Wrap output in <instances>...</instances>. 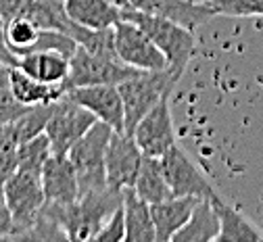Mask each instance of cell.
<instances>
[{
    "mask_svg": "<svg viewBox=\"0 0 263 242\" xmlns=\"http://www.w3.org/2000/svg\"><path fill=\"white\" fill-rule=\"evenodd\" d=\"M123 192L113 188H98L80 194L76 202L59 204V202H44V211L50 213L63 232L67 234L69 242H94V236L101 232L105 221L113 215L117 207H121Z\"/></svg>",
    "mask_w": 263,
    "mask_h": 242,
    "instance_id": "cell-1",
    "label": "cell"
},
{
    "mask_svg": "<svg viewBox=\"0 0 263 242\" xmlns=\"http://www.w3.org/2000/svg\"><path fill=\"white\" fill-rule=\"evenodd\" d=\"M121 19H127L132 23H136L138 27H142L151 36V40L157 44V48L165 54L170 63V71L176 78H182L196 46L194 33L190 27L180 25L172 19H163L138 9H132V7L123 9Z\"/></svg>",
    "mask_w": 263,
    "mask_h": 242,
    "instance_id": "cell-2",
    "label": "cell"
},
{
    "mask_svg": "<svg viewBox=\"0 0 263 242\" xmlns=\"http://www.w3.org/2000/svg\"><path fill=\"white\" fill-rule=\"evenodd\" d=\"M113 127L96 121L80 140L69 148L67 157L71 159L78 182H80V194L88 190L107 188V146L111 142Z\"/></svg>",
    "mask_w": 263,
    "mask_h": 242,
    "instance_id": "cell-3",
    "label": "cell"
},
{
    "mask_svg": "<svg viewBox=\"0 0 263 242\" xmlns=\"http://www.w3.org/2000/svg\"><path fill=\"white\" fill-rule=\"evenodd\" d=\"M180 78H176L170 69L161 71H140L138 76L121 82L117 88L123 98V111H125V132L132 134L138 121L157 105V102L172 94Z\"/></svg>",
    "mask_w": 263,
    "mask_h": 242,
    "instance_id": "cell-4",
    "label": "cell"
},
{
    "mask_svg": "<svg viewBox=\"0 0 263 242\" xmlns=\"http://www.w3.org/2000/svg\"><path fill=\"white\" fill-rule=\"evenodd\" d=\"M3 194H5L9 211L13 215V224H15L13 238L23 240V236L38 221L42 207L46 202V194L42 188V176L17 169L7 180Z\"/></svg>",
    "mask_w": 263,
    "mask_h": 242,
    "instance_id": "cell-5",
    "label": "cell"
},
{
    "mask_svg": "<svg viewBox=\"0 0 263 242\" xmlns=\"http://www.w3.org/2000/svg\"><path fill=\"white\" fill-rule=\"evenodd\" d=\"M142 69L129 67L119 59H111L105 54L90 52L82 46L73 52L69 61V76L65 80L63 88L71 90L80 86H101V84H113L119 86L121 82L134 78Z\"/></svg>",
    "mask_w": 263,
    "mask_h": 242,
    "instance_id": "cell-6",
    "label": "cell"
},
{
    "mask_svg": "<svg viewBox=\"0 0 263 242\" xmlns=\"http://www.w3.org/2000/svg\"><path fill=\"white\" fill-rule=\"evenodd\" d=\"M98 119L65 92L54 100L52 115L46 125V136L50 138L52 155H67L69 148L96 123Z\"/></svg>",
    "mask_w": 263,
    "mask_h": 242,
    "instance_id": "cell-7",
    "label": "cell"
},
{
    "mask_svg": "<svg viewBox=\"0 0 263 242\" xmlns=\"http://www.w3.org/2000/svg\"><path fill=\"white\" fill-rule=\"evenodd\" d=\"M115 50L117 57L129 65L142 69V71H161V69H170V63L165 59L157 44L151 40V36L138 27L136 23H132L127 19H121L115 27Z\"/></svg>",
    "mask_w": 263,
    "mask_h": 242,
    "instance_id": "cell-8",
    "label": "cell"
},
{
    "mask_svg": "<svg viewBox=\"0 0 263 242\" xmlns=\"http://www.w3.org/2000/svg\"><path fill=\"white\" fill-rule=\"evenodd\" d=\"M144 153L140 151L134 136L127 132H113L111 142L107 146V186L123 192L125 188H134L138 171L142 165Z\"/></svg>",
    "mask_w": 263,
    "mask_h": 242,
    "instance_id": "cell-9",
    "label": "cell"
},
{
    "mask_svg": "<svg viewBox=\"0 0 263 242\" xmlns=\"http://www.w3.org/2000/svg\"><path fill=\"white\" fill-rule=\"evenodd\" d=\"M170 96L165 94L157 105L138 121L132 136L138 142L140 151L146 157H163L172 146H176L174 117L170 109Z\"/></svg>",
    "mask_w": 263,
    "mask_h": 242,
    "instance_id": "cell-10",
    "label": "cell"
},
{
    "mask_svg": "<svg viewBox=\"0 0 263 242\" xmlns=\"http://www.w3.org/2000/svg\"><path fill=\"white\" fill-rule=\"evenodd\" d=\"M161 159L165 178L172 186L174 196H196V198H213L217 196L207 178L192 163V159L176 144Z\"/></svg>",
    "mask_w": 263,
    "mask_h": 242,
    "instance_id": "cell-11",
    "label": "cell"
},
{
    "mask_svg": "<svg viewBox=\"0 0 263 242\" xmlns=\"http://www.w3.org/2000/svg\"><path fill=\"white\" fill-rule=\"evenodd\" d=\"M67 94L86 107L98 121L111 125L115 132H125V111L123 98L117 86L101 84V86H80L67 90Z\"/></svg>",
    "mask_w": 263,
    "mask_h": 242,
    "instance_id": "cell-12",
    "label": "cell"
},
{
    "mask_svg": "<svg viewBox=\"0 0 263 242\" xmlns=\"http://www.w3.org/2000/svg\"><path fill=\"white\" fill-rule=\"evenodd\" d=\"M42 188L48 202L69 204L80 198L76 167L67 155H52L42 169Z\"/></svg>",
    "mask_w": 263,
    "mask_h": 242,
    "instance_id": "cell-13",
    "label": "cell"
},
{
    "mask_svg": "<svg viewBox=\"0 0 263 242\" xmlns=\"http://www.w3.org/2000/svg\"><path fill=\"white\" fill-rule=\"evenodd\" d=\"M127 5L132 9H138L163 19H172L190 29L199 27L215 17L207 5H196V3H188V0H127Z\"/></svg>",
    "mask_w": 263,
    "mask_h": 242,
    "instance_id": "cell-14",
    "label": "cell"
},
{
    "mask_svg": "<svg viewBox=\"0 0 263 242\" xmlns=\"http://www.w3.org/2000/svg\"><path fill=\"white\" fill-rule=\"evenodd\" d=\"M199 200L201 198L196 196H172L167 200L151 204L157 242H174V236L186 226Z\"/></svg>",
    "mask_w": 263,
    "mask_h": 242,
    "instance_id": "cell-15",
    "label": "cell"
},
{
    "mask_svg": "<svg viewBox=\"0 0 263 242\" xmlns=\"http://www.w3.org/2000/svg\"><path fill=\"white\" fill-rule=\"evenodd\" d=\"M69 57L63 54L59 50H36V52H27L19 57L17 65L21 71L27 76L36 78L44 84L52 86H63L65 80L69 76Z\"/></svg>",
    "mask_w": 263,
    "mask_h": 242,
    "instance_id": "cell-16",
    "label": "cell"
},
{
    "mask_svg": "<svg viewBox=\"0 0 263 242\" xmlns=\"http://www.w3.org/2000/svg\"><path fill=\"white\" fill-rule=\"evenodd\" d=\"M65 11L82 27L107 29L115 27L121 21L123 7L113 0H65Z\"/></svg>",
    "mask_w": 263,
    "mask_h": 242,
    "instance_id": "cell-17",
    "label": "cell"
},
{
    "mask_svg": "<svg viewBox=\"0 0 263 242\" xmlns=\"http://www.w3.org/2000/svg\"><path fill=\"white\" fill-rule=\"evenodd\" d=\"M123 215H125V242H157L151 204L136 194L134 188L123 190Z\"/></svg>",
    "mask_w": 263,
    "mask_h": 242,
    "instance_id": "cell-18",
    "label": "cell"
},
{
    "mask_svg": "<svg viewBox=\"0 0 263 242\" xmlns=\"http://www.w3.org/2000/svg\"><path fill=\"white\" fill-rule=\"evenodd\" d=\"M213 204L219 215L217 242H261L263 240V232L238 209H234L232 204H228L219 196H213Z\"/></svg>",
    "mask_w": 263,
    "mask_h": 242,
    "instance_id": "cell-19",
    "label": "cell"
},
{
    "mask_svg": "<svg viewBox=\"0 0 263 242\" xmlns=\"http://www.w3.org/2000/svg\"><path fill=\"white\" fill-rule=\"evenodd\" d=\"M217 236L219 215L215 211L213 198H201L186 226L174 236V242H217Z\"/></svg>",
    "mask_w": 263,
    "mask_h": 242,
    "instance_id": "cell-20",
    "label": "cell"
},
{
    "mask_svg": "<svg viewBox=\"0 0 263 242\" xmlns=\"http://www.w3.org/2000/svg\"><path fill=\"white\" fill-rule=\"evenodd\" d=\"M134 190L148 204L167 200V198L174 196L172 186H170V182L165 178V171H163V165H161L159 157H146L144 155L140 171H138V178H136V184H134Z\"/></svg>",
    "mask_w": 263,
    "mask_h": 242,
    "instance_id": "cell-21",
    "label": "cell"
},
{
    "mask_svg": "<svg viewBox=\"0 0 263 242\" xmlns=\"http://www.w3.org/2000/svg\"><path fill=\"white\" fill-rule=\"evenodd\" d=\"M11 88H13L15 98L25 107L42 105V102H54L67 92L63 86L44 84L36 78L27 76L19 67H11Z\"/></svg>",
    "mask_w": 263,
    "mask_h": 242,
    "instance_id": "cell-22",
    "label": "cell"
},
{
    "mask_svg": "<svg viewBox=\"0 0 263 242\" xmlns=\"http://www.w3.org/2000/svg\"><path fill=\"white\" fill-rule=\"evenodd\" d=\"M40 31H42V27L36 25L27 17H15V19L5 23L7 44L17 57H23V54H27L31 48H34V44L40 38Z\"/></svg>",
    "mask_w": 263,
    "mask_h": 242,
    "instance_id": "cell-23",
    "label": "cell"
},
{
    "mask_svg": "<svg viewBox=\"0 0 263 242\" xmlns=\"http://www.w3.org/2000/svg\"><path fill=\"white\" fill-rule=\"evenodd\" d=\"M50 157H52V144H50V138L44 132L36 138H31V140L19 142V167L17 169L42 176V169Z\"/></svg>",
    "mask_w": 263,
    "mask_h": 242,
    "instance_id": "cell-24",
    "label": "cell"
},
{
    "mask_svg": "<svg viewBox=\"0 0 263 242\" xmlns=\"http://www.w3.org/2000/svg\"><path fill=\"white\" fill-rule=\"evenodd\" d=\"M52 107H54V102H42V105L27 107V111L19 119L13 121V127H15L19 142L31 140V138H36V136L46 132L48 119L52 115Z\"/></svg>",
    "mask_w": 263,
    "mask_h": 242,
    "instance_id": "cell-25",
    "label": "cell"
},
{
    "mask_svg": "<svg viewBox=\"0 0 263 242\" xmlns=\"http://www.w3.org/2000/svg\"><path fill=\"white\" fill-rule=\"evenodd\" d=\"M19 167V138L13 123L0 125V190Z\"/></svg>",
    "mask_w": 263,
    "mask_h": 242,
    "instance_id": "cell-26",
    "label": "cell"
},
{
    "mask_svg": "<svg viewBox=\"0 0 263 242\" xmlns=\"http://www.w3.org/2000/svg\"><path fill=\"white\" fill-rule=\"evenodd\" d=\"M215 17H263V0H209Z\"/></svg>",
    "mask_w": 263,
    "mask_h": 242,
    "instance_id": "cell-27",
    "label": "cell"
},
{
    "mask_svg": "<svg viewBox=\"0 0 263 242\" xmlns=\"http://www.w3.org/2000/svg\"><path fill=\"white\" fill-rule=\"evenodd\" d=\"M94 242H125V215H123V204L117 207L113 211V215L105 221V226L101 228L94 236Z\"/></svg>",
    "mask_w": 263,
    "mask_h": 242,
    "instance_id": "cell-28",
    "label": "cell"
},
{
    "mask_svg": "<svg viewBox=\"0 0 263 242\" xmlns=\"http://www.w3.org/2000/svg\"><path fill=\"white\" fill-rule=\"evenodd\" d=\"M34 0H0V17L3 21H11L15 17H27Z\"/></svg>",
    "mask_w": 263,
    "mask_h": 242,
    "instance_id": "cell-29",
    "label": "cell"
},
{
    "mask_svg": "<svg viewBox=\"0 0 263 242\" xmlns=\"http://www.w3.org/2000/svg\"><path fill=\"white\" fill-rule=\"evenodd\" d=\"M15 236V224H13V215L7 207L5 194L0 190V240L5 238H13Z\"/></svg>",
    "mask_w": 263,
    "mask_h": 242,
    "instance_id": "cell-30",
    "label": "cell"
},
{
    "mask_svg": "<svg viewBox=\"0 0 263 242\" xmlns=\"http://www.w3.org/2000/svg\"><path fill=\"white\" fill-rule=\"evenodd\" d=\"M17 61H19V57H17V54L9 48V44H7V36H5V21H3V17H0V63L15 67V65H17Z\"/></svg>",
    "mask_w": 263,
    "mask_h": 242,
    "instance_id": "cell-31",
    "label": "cell"
},
{
    "mask_svg": "<svg viewBox=\"0 0 263 242\" xmlns=\"http://www.w3.org/2000/svg\"><path fill=\"white\" fill-rule=\"evenodd\" d=\"M113 3L115 5H119V7H123V9H127L129 5H127V0H113Z\"/></svg>",
    "mask_w": 263,
    "mask_h": 242,
    "instance_id": "cell-32",
    "label": "cell"
},
{
    "mask_svg": "<svg viewBox=\"0 0 263 242\" xmlns=\"http://www.w3.org/2000/svg\"><path fill=\"white\" fill-rule=\"evenodd\" d=\"M188 3H196V5H207L209 0H188Z\"/></svg>",
    "mask_w": 263,
    "mask_h": 242,
    "instance_id": "cell-33",
    "label": "cell"
}]
</instances>
